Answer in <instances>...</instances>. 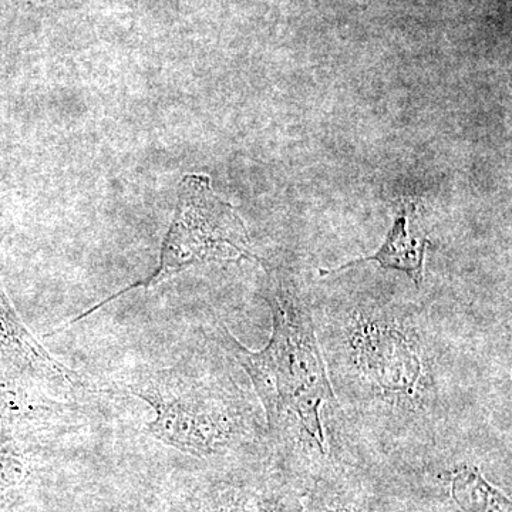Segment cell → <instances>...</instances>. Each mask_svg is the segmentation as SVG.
I'll list each match as a JSON object with an SVG mask.
<instances>
[{"label":"cell","mask_w":512,"mask_h":512,"mask_svg":"<svg viewBox=\"0 0 512 512\" xmlns=\"http://www.w3.org/2000/svg\"><path fill=\"white\" fill-rule=\"evenodd\" d=\"M272 313L268 345L251 350L224 323L210 338L249 377L264 412L269 460L306 488L342 468L366 464L333 392L312 302L285 268L262 261Z\"/></svg>","instance_id":"obj_2"},{"label":"cell","mask_w":512,"mask_h":512,"mask_svg":"<svg viewBox=\"0 0 512 512\" xmlns=\"http://www.w3.org/2000/svg\"><path fill=\"white\" fill-rule=\"evenodd\" d=\"M89 423L84 404L59 396L0 360V443L37 441L40 436L82 429Z\"/></svg>","instance_id":"obj_5"},{"label":"cell","mask_w":512,"mask_h":512,"mask_svg":"<svg viewBox=\"0 0 512 512\" xmlns=\"http://www.w3.org/2000/svg\"><path fill=\"white\" fill-rule=\"evenodd\" d=\"M228 356H194L121 380L154 412L148 431L160 443L204 460L269 458L268 431L258 399L239 384Z\"/></svg>","instance_id":"obj_3"},{"label":"cell","mask_w":512,"mask_h":512,"mask_svg":"<svg viewBox=\"0 0 512 512\" xmlns=\"http://www.w3.org/2000/svg\"><path fill=\"white\" fill-rule=\"evenodd\" d=\"M366 464L342 468L309 485L302 512H400L370 487Z\"/></svg>","instance_id":"obj_9"},{"label":"cell","mask_w":512,"mask_h":512,"mask_svg":"<svg viewBox=\"0 0 512 512\" xmlns=\"http://www.w3.org/2000/svg\"><path fill=\"white\" fill-rule=\"evenodd\" d=\"M36 443L23 440L0 443V512H13L25 501L43 466Z\"/></svg>","instance_id":"obj_10"},{"label":"cell","mask_w":512,"mask_h":512,"mask_svg":"<svg viewBox=\"0 0 512 512\" xmlns=\"http://www.w3.org/2000/svg\"><path fill=\"white\" fill-rule=\"evenodd\" d=\"M308 488L269 461L256 473L204 481L173 512H302Z\"/></svg>","instance_id":"obj_6"},{"label":"cell","mask_w":512,"mask_h":512,"mask_svg":"<svg viewBox=\"0 0 512 512\" xmlns=\"http://www.w3.org/2000/svg\"><path fill=\"white\" fill-rule=\"evenodd\" d=\"M312 311L333 392L362 457L437 453L460 400L439 322L412 303L367 296L319 301Z\"/></svg>","instance_id":"obj_1"},{"label":"cell","mask_w":512,"mask_h":512,"mask_svg":"<svg viewBox=\"0 0 512 512\" xmlns=\"http://www.w3.org/2000/svg\"><path fill=\"white\" fill-rule=\"evenodd\" d=\"M5 232L0 227V248ZM0 360L15 367L33 379L45 384L59 396L79 399L84 394L99 393L97 387L90 386L79 373L64 366L52 356L30 333L28 326L13 308L8 293L0 279Z\"/></svg>","instance_id":"obj_7"},{"label":"cell","mask_w":512,"mask_h":512,"mask_svg":"<svg viewBox=\"0 0 512 512\" xmlns=\"http://www.w3.org/2000/svg\"><path fill=\"white\" fill-rule=\"evenodd\" d=\"M447 480L451 501L461 512H512L510 498L474 464H457L448 471Z\"/></svg>","instance_id":"obj_11"},{"label":"cell","mask_w":512,"mask_h":512,"mask_svg":"<svg viewBox=\"0 0 512 512\" xmlns=\"http://www.w3.org/2000/svg\"><path fill=\"white\" fill-rule=\"evenodd\" d=\"M416 215V204L403 200L400 210L397 211L396 218H394L392 229L375 255L355 259V261L336 266L333 269H322L320 275H332L352 268V266L376 262L380 268L403 272L412 279L417 289H420L424 276V261H426L430 241L426 232L421 229Z\"/></svg>","instance_id":"obj_8"},{"label":"cell","mask_w":512,"mask_h":512,"mask_svg":"<svg viewBox=\"0 0 512 512\" xmlns=\"http://www.w3.org/2000/svg\"><path fill=\"white\" fill-rule=\"evenodd\" d=\"M244 259H258V256L252 252L247 228L237 210L214 194L210 177L204 174L185 175L178 187L177 208L154 274L104 299L96 308L82 313L60 329L87 318L124 293L136 288H153L192 266Z\"/></svg>","instance_id":"obj_4"}]
</instances>
